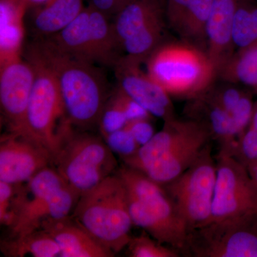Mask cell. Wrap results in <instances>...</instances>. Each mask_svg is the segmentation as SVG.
I'll return each instance as SVG.
<instances>
[{
    "label": "cell",
    "mask_w": 257,
    "mask_h": 257,
    "mask_svg": "<svg viewBox=\"0 0 257 257\" xmlns=\"http://www.w3.org/2000/svg\"><path fill=\"white\" fill-rule=\"evenodd\" d=\"M248 126L257 131V101L256 103H254L252 117H251V121H250Z\"/></svg>",
    "instance_id": "74e56055"
},
{
    "label": "cell",
    "mask_w": 257,
    "mask_h": 257,
    "mask_svg": "<svg viewBox=\"0 0 257 257\" xmlns=\"http://www.w3.org/2000/svg\"><path fill=\"white\" fill-rule=\"evenodd\" d=\"M188 119L207 127L211 140L219 145V155H232L236 140L231 130V116L211 95L209 89L191 99L187 105Z\"/></svg>",
    "instance_id": "e0dca14e"
},
{
    "label": "cell",
    "mask_w": 257,
    "mask_h": 257,
    "mask_svg": "<svg viewBox=\"0 0 257 257\" xmlns=\"http://www.w3.org/2000/svg\"><path fill=\"white\" fill-rule=\"evenodd\" d=\"M151 119H138L128 121L124 128L133 135L140 147L148 143L155 135Z\"/></svg>",
    "instance_id": "836d02e7"
},
{
    "label": "cell",
    "mask_w": 257,
    "mask_h": 257,
    "mask_svg": "<svg viewBox=\"0 0 257 257\" xmlns=\"http://www.w3.org/2000/svg\"><path fill=\"white\" fill-rule=\"evenodd\" d=\"M130 0H91V6L110 18L116 16Z\"/></svg>",
    "instance_id": "d590c367"
},
{
    "label": "cell",
    "mask_w": 257,
    "mask_h": 257,
    "mask_svg": "<svg viewBox=\"0 0 257 257\" xmlns=\"http://www.w3.org/2000/svg\"><path fill=\"white\" fill-rule=\"evenodd\" d=\"M127 121L126 114L111 92L103 108L98 123L102 138H105L109 134L121 130Z\"/></svg>",
    "instance_id": "4316f807"
},
{
    "label": "cell",
    "mask_w": 257,
    "mask_h": 257,
    "mask_svg": "<svg viewBox=\"0 0 257 257\" xmlns=\"http://www.w3.org/2000/svg\"><path fill=\"white\" fill-rule=\"evenodd\" d=\"M213 0H191L177 32L194 45H207V26Z\"/></svg>",
    "instance_id": "cb8c5ba5"
},
{
    "label": "cell",
    "mask_w": 257,
    "mask_h": 257,
    "mask_svg": "<svg viewBox=\"0 0 257 257\" xmlns=\"http://www.w3.org/2000/svg\"><path fill=\"white\" fill-rule=\"evenodd\" d=\"M216 181L210 221L257 219V185L234 157L216 156Z\"/></svg>",
    "instance_id": "30bf717a"
},
{
    "label": "cell",
    "mask_w": 257,
    "mask_h": 257,
    "mask_svg": "<svg viewBox=\"0 0 257 257\" xmlns=\"http://www.w3.org/2000/svg\"><path fill=\"white\" fill-rule=\"evenodd\" d=\"M0 250L7 257L60 256V248L53 238L40 229L2 240Z\"/></svg>",
    "instance_id": "44dd1931"
},
{
    "label": "cell",
    "mask_w": 257,
    "mask_h": 257,
    "mask_svg": "<svg viewBox=\"0 0 257 257\" xmlns=\"http://www.w3.org/2000/svg\"><path fill=\"white\" fill-rule=\"evenodd\" d=\"M79 196L52 167H47L28 182L17 184L12 236L40 229L48 219L71 216Z\"/></svg>",
    "instance_id": "277c9868"
},
{
    "label": "cell",
    "mask_w": 257,
    "mask_h": 257,
    "mask_svg": "<svg viewBox=\"0 0 257 257\" xmlns=\"http://www.w3.org/2000/svg\"><path fill=\"white\" fill-rule=\"evenodd\" d=\"M248 173L257 185V162L247 167Z\"/></svg>",
    "instance_id": "8d00e7d4"
},
{
    "label": "cell",
    "mask_w": 257,
    "mask_h": 257,
    "mask_svg": "<svg viewBox=\"0 0 257 257\" xmlns=\"http://www.w3.org/2000/svg\"><path fill=\"white\" fill-rule=\"evenodd\" d=\"M232 42L239 50L257 43V6L248 0H241L235 13Z\"/></svg>",
    "instance_id": "d4e9b609"
},
{
    "label": "cell",
    "mask_w": 257,
    "mask_h": 257,
    "mask_svg": "<svg viewBox=\"0 0 257 257\" xmlns=\"http://www.w3.org/2000/svg\"><path fill=\"white\" fill-rule=\"evenodd\" d=\"M40 229L53 238L60 248L61 257H112L115 253L101 244L72 216L48 219Z\"/></svg>",
    "instance_id": "9a60e30c"
},
{
    "label": "cell",
    "mask_w": 257,
    "mask_h": 257,
    "mask_svg": "<svg viewBox=\"0 0 257 257\" xmlns=\"http://www.w3.org/2000/svg\"><path fill=\"white\" fill-rule=\"evenodd\" d=\"M253 107L254 103L251 96L244 93L239 103L230 114L231 130L236 141L248 128L252 117Z\"/></svg>",
    "instance_id": "f1b7e54d"
},
{
    "label": "cell",
    "mask_w": 257,
    "mask_h": 257,
    "mask_svg": "<svg viewBox=\"0 0 257 257\" xmlns=\"http://www.w3.org/2000/svg\"><path fill=\"white\" fill-rule=\"evenodd\" d=\"M116 173L126 188L134 225L182 254L188 229L165 186L125 165Z\"/></svg>",
    "instance_id": "7a4b0ae2"
},
{
    "label": "cell",
    "mask_w": 257,
    "mask_h": 257,
    "mask_svg": "<svg viewBox=\"0 0 257 257\" xmlns=\"http://www.w3.org/2000/svg\"><path fill=\"white\" fill-rule=\"evenodd\" d=\"M182 254L257 257V219L214 221L189 231Z\"/></svg>",
    "instance_id": "9c48e42d"
},
{
    "label": "cell",
    "mask_w": 257,
    "mask_h": 257,
    "mask_svg": "<svg viewBox=\"0 0 257 257\" xmlns=\"http://www.w3.org/2000/svg\"><path fill=\"white\" fill-rule=\"evenodd\" d=\"M29 5H45L47 4L51 0H26Z\"/></svg>",
    "instance_id": "f35d334b"
},
{
    "label": "cell",
    "mask_w": 257,
    "mask_h": 257,
    "mask_svg": "<svg viewBox=\"0 0 257 257\" xmlns=\"http://www.w3.org/2000/svg\"><path fill=\"white\" fill-rule=\"evenodd\" d=\"M147 73L170 96L192 99L212 86L217 71L207 52L192 44L159 46L147 60Z\"/></svg>",
    "instance_id": "5b68a950"
},
{
    "label": "cell",
    "mask_w": 257,
    "mask_h": 257,
    "mask_svg": "<svg viewBox=\"0 0 257 257\" xmlns=\"http://www.w3.org/2000/svg\"><path fill=\"white\" fill-rule=\"evenodd\" d=\"M52 167L80 197L116 173L118 162L104 139L72 130L54 155Z\"/></svg>",
    "instance_id": "52a82bcc"
},
{
    "label": "cell",
    "mask_w": 257,
    "mask_h": 257,
    "mask_svg": "<svg viewBox=\"0 0 257 257\" xmlns=\"http://www.w3.org/2000/svg\"><path fill=\"white\" fill-rule=\"evenodd\" d=\"M82 0H51L34 18L35 31L50 37L62 31L84 10Z\"/></svg>",
    "instance_id": "ffe728a7"
},
{
    "label": "cell",
    "mask_w": 257,
    "mask_h": 257,
    "mask_svg": "<svg viewBox=\"0 0 257 257\" xmlns=\"http://www.w3.org/2000/svg\"><path fill=\"white\" fill-rule=\"evenodd\" d=\"M47 38L69 55L94 63L89 40V8H84L62 31Z\"/></svg>",
    "instance_id": "7402d4cb"
},
{
    "label": "cell",
    "mask_w": 257,
    "mask_h": 257,
    "mask_svg": "<svg viewBox=\"0 0 257 257\" xmlns=\"http://www.w3.org/2000/svg\"><path fill=\"white\" fill-rule=\"evenodd\" d=\"M0 104L8 132L21 133L31 96L35 71L23 57L0 64Z\"/></svg>",
    "instance_id": "4fadbf2b"
},
{
    "label": "cell",
    "mask_w": 257,
    "mask_h": 257,
    "mask_svg": "<svg viewBox=\"0 0 257 257\" xmlns=\"http://www.w3.org/2000/svg\"><path fill=\"white\" fill-rule=\"evenodd\" d=\"M103 139L111 151L117 154L121 159L132 156L140 148L133 135L124 127L109 134Z\"/></svg>",
    "instance_id": "f546056e"
},
{
    "label": "cell",
    "mask_w": 257,
    "mask_h": 257,
    "mask_svg": "<svg viewBox=\"0 0 257 257\" xmlns=\"http://www.w3.org/2000/svg\"><path fill=\"white\" fill-rule=\"evenodd\" d=\"M241 0H213L207 26V54L216 71L233 55L232 27Z\"/></svg>",
    "instance_id": "2e32d148"
},
{
    "label": "cell",
    "mask_w": 257,
    "mask_h": 257,
    "mask_svg": "<svg viewBox=\"0 0 257 257\" xmlns=\"http://www.w3.org/2000/svg\"><path fill=\"white\" fill-rule=\"evenodd\" d=\"M232 157L247 168L257 162V131L249 127L245 130L235 145Z\"/></svg>",
    "instance_id": "83f0119b"
},
{
    "label": "cell",
    "mask_w": 257,
    "mask_h": 257,
    "mask_svg": "<svg viewBox=\"0 0 257 257\" xmlns=\"http://www.w3.org/2000/svg\"><path fill=\"white\" fill-rule=\"evenodd\" d=\"M211 95L223 108L231 114L245 92L233 86L209 88Z\"/></svg>",
    "instance_id": "d6a6232c"
},
{
    "label": "cell",
    "mask_w": 257,
    "mask_h": 257,
    "mask_svg": "<svg viewBox=\"0 0 257 257\" xmlns=\"http://www.w3.org/2000/svg\"><path fill=\"white\" fill-rule=\"evenodd\" d=\"M191 0H165L166 19L171 28L178 30Z\"/></svg>",
    "instance_id": "e575fe53"
},
{
    "label": "cell",
    "mask_w": 257,
    "mask_h": 257,
    "mask_svg": "<svg viewBox=\"0 0 257 257\" xmlns=\"http://www.w3.org/2000/svg\"><path fill=\"white\" fill-rule=\"evenodd\" d=\"M72 217L114 253L127 247L131 241L134 224L127 193L116 173L81 195Z\"/></svg>",
    "instance_id": "3957f363"
},
{
    "label": "cell",
    "mask_w": 257,
    "mask_h": 257,
    "mask_svg": "<svg viewBox=\"0 0 257 257\" xmlns=\"http://www.w3.org/2000/svg\"><path fill=\"white\" fill-rule=\"evenodd\" d=\"M224 80L257 89V43L239 50L218 71Z\"/></svg>",
    "instance_id": "603a6c76"
},
{
    "label": "cell",
    "mask_w": 257,
    "mask_h": 257,
    "mask_svg": "<svg viewBox=\"0 0 257 257\" xmlns=\"http://www.w3.org/2000/svg\"><path fill=\"white\" fill-rule=\"evenodd\" d=\"M116 101L124 111L128 121L138 119H152V115L143 106L123 92L120 88H116L112 92Z\"/></svg>",
    "instance_id": "1f68e13d"
},
{
    "label": "cell",
    "mask_w": 257,
    "mask_h": 257,
    "mask_svg": "<svg viewBox=\"0 0 257 257\" xmlns=\"http://www.w3.org/2000/svg\"><path fill=\"white\" fill-rule=\"evenodd\" d=\"M131 257H178L180 253L172 247L164 246L156 239H151L145 233L132 237L128 246Z\"/></svg>",
    "instance_id": "484cf974"
},
{
    "label": "cell",
    "mask_w": 257,
    "mask_h": 257,
    "mask_svg": "<svg viewBox=\"0 0 257 257\" xmlns=\"http://www.w3.org/2000/svg\"><path fill=\"white\" fill-rule=\"evenodd\" d=\"M89 30L93 62L114 67L122 49L109 17L89 7Z\"/></svg>",
    "instance_id": "d6986e66"
},
{
    "label": "cell",
    "mask_w": 257,
    "mask_h": 257,
    "mask_svg": "<svg viewBox=\"0 0 257 257\" xmlns=\"http://www.w3.org/2000/svg\"><path fill=\"white\" fill-rule=\"evenodd\" d=\"M165 18V0H130L113 23L120 45L126 41L141 47L155 46L163 37Z\"/></svg>",
    "instance_id": "8fae6325"
},
{
    "label": "cell",
    "mask_w": 257,
    "mask_h": 257,
    "mask_svg": "<svg viewBox=\"0 0 257 257\" xmlns=\"http://www.w3.org/2000/svg\"><path fill=\"white\" fill-rule=\"evenodd\" d=\"M25 58L33 64L35 78L20 134L46 148L53 158L73 126L66 115L55 74L31 46Z\"/></svg>",
    "instance_id": "8992f818"
},
{
    "label": "cell",
    "mask_w": 257,
    "mask_h": 257,
    "mask_svg": "<svg viewBox=\"0 0 257 257\" xmlns=\"http://www.w3.org/2000/svg\"><path fill=\"white\" fill-rule=\"evenodd\" d=\"M16 184L0 181V222L10 228L13 222V206Z\"/></svg>",
    "instance_id": "4dcf8cb0"
},
{
    "label": "cell",
    "mask_w": 257,
    "mask_h": 257,
    "mask_svg": "<svg viewBox=\"0 0 257 257\" xmlns=\"http://www.w3.org/2000/svg\"><path fill=\"white\" fill-rule=\"evenodd\" d=\"M50 152L22 135H2L0 141V181L18 184L28 182L40 171L52 166Z\"/></svg>",
    "instance_id": "7c38bea8"
},
{
    "label": "cell",
    "mask_w": 257,
    "mask_h": 257,
    "mask_svg": "<svg viewBox=\"0 0 257 257\" xmlns=\"http://www.w3.org/2000/svg\"><path fill=\"white\" fill-rule=\"evenodd\" d=\"M31 47L55 74L70 124L82 131L98 126L111 94L100 69L61 50L47 37Z\"/></svg>",
    "instance_id": "6da1fadb"
},
{
    "label": "cell",
    "mask_w": 257,
    "mask_h": 257,
    "mask_svg": "<svg viewBox=\"0 0 257 257\" xmlns=\"http://www.w3.org/2000/svg\"><path fill=\"white\" fill-rule=\"evenodd\" d=\"M216 181V162L209 143L185 172L164 185L188 232L210 221Z\"/></svg>",
    "instance_id": "ba28073f"
},
{
    "label": "cell",
    "mask_w": 257,
    "mask_h": 257,
    "mask_svg": "<svg viewBox=\"0 0 257 257\" xmlns=\"http://www.w3.org/2000/svg\"><path fill=\"white\" fill-rule=\"evenodd\" d=\"M26 0H0V64L20 57Z\"/></svg>",
    "instance_id": "ac0fdd59"
},
{
    "label": "cell",
    "mask_w": 257,
    "mask_h": 257,
    "mask_svg": "<svg viewBox=\"0 0 257 257\" xmlns=\"http://www.w3.org/2000/svg\"><path fill=\"white\" fill-rule=\"evenodd\" d=\"M142 62L123 55L114 66L118 87L153 116L164 121L175 119L170 96L140 68Z\"/></svg>",
    "instance_id": "5bb4252c"
}]
</instances>
